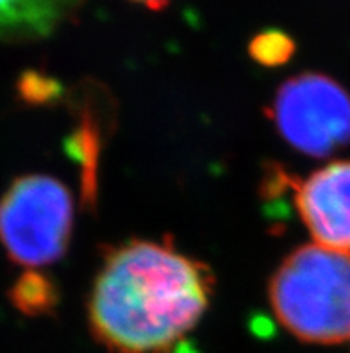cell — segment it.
I'll return each instance as SVG.
<instances>
[{"mask_svg": "<svg viewBox=\"0 0 350 353\" xmlns=\"http://www.w3.org/2000/svg\"><path fill=\"white\" fill-rule=\"evenodd\" d=\"M277 321L311 345L350 341V251L306 244L281 262L268 283Z\"/></svg>", "mask_w": 350, "mask_h": 353, "instance_id": "2", "label": "cell"}, {"mask_svg": "<svg viewBox=\"0 0 350 353\" xmlns=\"http://www.w3.org/2000/svg\"><path fill=\"white\" fill-rule=\"evenodd\" d=\"M8 300L18 312L29 318H43L58 309L59 291L47 274L27 269L8 291Z\"/></svg>", "mask_w": 350, "mask_h": 353, "instance_id": "7", "label": "cell"}, {"mask_svg": "<svg viewBox=\"0 0 350 353\" xmlns=\"http://www.w3.org/2000/svg\"><path fill=\"white\" fill-rule=\"evenodd\" d=\"M85 0H0V40L47 36Z\"/></svg>", "mask_w": 350, "mask_h": 353, "instance_id": "6", "label": "cell"}, {"mask_svg": "<svg viewBox=\"0 0 350 353\" xmlns=\"http://www.w3.org/2000/svg\"><path fill=\"white\" fill-rule=\"evenodd\" d=\"M208 264L168 242H124L104 255L88 301L89 328L111 353H170L213 298Z\"/></svg>", "mask_w": 350, "mask_h": 353, "instance_id": "1", "label": "cell"}, {"mask_svg": "<svg viewBox=\"0 0 350 353\" xmlns=\"http://www.w3.org/2000/svg\"><path fill=\"white\" fill-rule=\"evenodd\" d=\"M74 197L59 179L20 176L0 197V244L13 264L36 269L58 262L74 230Z\"/></svg>", "mask_w": 350, "mask_h": 353, "instance_id": "3", "label": "cell"}, {"mask_svg": "<svg viewBox=\"0 0 350 353\" xmlns=\"http://www.w3.org/2000/svg\"><path fill=\"white\" fill-rule=\"evenodd\" d=\"M295 205L316 244L350 251V160L293 181Z\"/></svg>", "mask_w": 350, "mask_h": 353, "instance_id": "5", "label": "cell"}, {"mask_svg": "<svg viewBox=\"0 0 350 353\" xmlns=\"http://www.w3.org/2000/svg\"><path fill=\"white\" fill-rule=\"evenodd\" d=\"M295 151L324 158L350 143V95L338 81L307 72L279 86L266 108Z\"/></svg>", "mask_w": 350, "mask_h": 353, "instance_id": "4", "label": "cell"}, {"mask_svg": "<svg viewBox=\"0 0 350 353\" xmlns=\"http://www.w3.org/2000/svg\"><path fill=\"white\" fill-rule=\"evenodd\" d=\"M134 2H140V4L146 6V8L151 9H163L170 0H134Z\"/></svg>", "mask_w": 350, "mask_h": 353, "instance_id": "10", "label": "cell"}, {"mask_svg": "<svg viewBox=\"0 0 350 353\" xmlns=\"http://www.w3.org/2000/svg\"><path fill=\"white\" fill-rule=\"evenodd\" d=\"M18 95L23 103L36 106V104L50 103L59 92V85L54 79H49L40 72L29 70L22 74L18 81Z\"/></svg>", "mask_w": 350, "mask_h": 353, "instance_id": "9", "label": "cell"}, {"mask_svg": "<svg viewBox=\"0 0 350 353\" xmlns=\"http://www.w3.org/2000/svg\"><path fill=\"white\" fill-rule=\"evenodd\" d=\"M293 52H295V41L292 36L277 29L259 32L248 43L250 58L265 67H279L288 63Z\"/></svg>", "mask_w": 350, "mask_h": 353, "instance_id": "8", "label": "cell"}]
</instances>
